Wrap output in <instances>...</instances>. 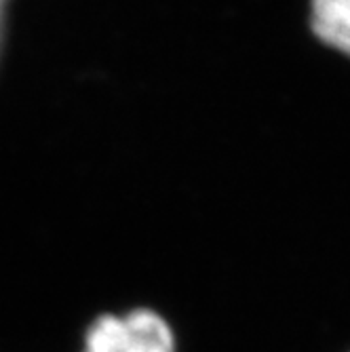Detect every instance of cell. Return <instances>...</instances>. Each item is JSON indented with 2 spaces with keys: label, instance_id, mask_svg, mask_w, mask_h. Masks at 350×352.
I'll return each instance as SVG.
<instances>
[{
  "label": "cell",
  "instance_id": "6da1fadb",
  "mask_svg": "<svg viewBox=\"0 0 350 352\" xmlns=\"http://www.w3.org/2000/svg\"><path fill=\"white\" fill-rule=\"evenodd\" d=\"M83 352H175V336L165 318L148 308L124 316L102 314L91 323Z\"/></svg>",
  "mask_w": 350,
  "mask_h": 352
},
{
  "label": "cell",
  "instance_id": "7a4b0ae2",
  "mask_svg": "<svg viewBox=\"0 0 350 352\" xmlns=\"http://www.w3.org/2000/svg\"><path fill=\"white\" fill-rule=\"evenodd\" d=\"M314 28L325 43L350 55V0H314Z\"/></svg>",
  "mask_w": 350,
  "mask_h": 352
}]
</instances>
